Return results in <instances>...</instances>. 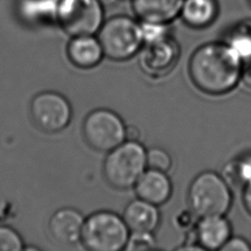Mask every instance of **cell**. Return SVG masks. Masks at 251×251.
I'll list each match as a JSON object with an SVG mask.
<instances>
[{"instance_id": "obj_1", "label": "cell", "mask_w": 251, "mask_h": 251, "mask_svg": "<svg viewBox=\"0 0 251 251\" xmlns=\"http://www.w3.org/2000/svg\"><path fill=\"white\" fill-rule=\"evenodd\" d=\"M243 62L223 40L197 47L188 63V73L194 85L204 93L222 95L240 81Z\"/></svg>"}, {"instance_id": "obj_2", "label": "cell", "mask_w": 251, "mask_h": 251, "mask_svg": "<svg viewBox=\"0 0 251 251\" xmlns=\"http://www.w3.org/2000/svg\"><path fill=\"white\" fill-rule=\"evenodd\" d=\"M96 36L104 56L114 61L130 59L144 44L140 22L127 15H115L105 19Z\"/></svg>"}, {"instance_id": "obj_3", "label": "cell", "mask_w": 251, "mask_h": 251, "mask_svg": "<svg viewBox=\"0 0 251 251\" xmlns=\"http://www.w3.org/2000/svg\"><path fill=\"white\" fill-rule=\"evenodd\" d=\"M147 150L139 141L125 140L110 150L103 163V175L114 188L127 189L147 169Z\"/></svg>"}, {"instance_id": "obj_4", "label": "cell", "mask_w": 251, "mask_h": 251, "mask_svg": "<svg viewBox=\"0 0 251 251\" xmlns=\"http://www.w3.org/2000/svg\"><path fill=\"white\" fill-rule=\"evenodd\" d=\"M187 200L189 208L198 217L225 215L232 203L230 186L222 175L205 171L191 181Z\"/></svg>"}, {"instance_id": "obj_5", "label": "cell", "mask_w": 251, "mask_h": 251, "mask_svg": "<svg viewBox=\"0 0 251 251\" xmlns=\"http://www.w3.org/2000/svg\"><path fill=\"white\" fill-rule=\"evenodd\" d=\"M129 233L122 216L98 211L84 220L80 242L90 251H120L125 249Z\"/></svg>"}, {"instance_id": "obj_6", "label": "cell", "mask_w": 251, "mask_h": 251, "mask_svg": "<svg viewBox=\"0 0 251 251\" xmlns=\"http://www.w3.org/2000/svg\"><path fill=\"white\" fill-rule=\"evenodd\" d=\"M100 0H58L56 23L71 36L96 34L105 21Z\"/></svg>"}, {"instance_id": "obj_7", "label": "cell", "mask_w": 251, "mask_h": 251, "mask_svg": "<svg viewBox=\"0 0 251 251\" xmlns=\"http://www.w3.org/2000/svg\"><path fill=\"white\" fill-rule=\"evenodd\" d=\"M126 126L119 115L109 109H96L84 119L82 133L87 144L100 152H109L125 138Z\"/></svg>"}, {"instance_id": "obj_8", "label": "cell", "mask_w": 251, "mask_h": 251, "mask_svg": "<svg viewBox=\"0 0 251 251\" xmlns=\"http://www.w3.org/2000/svg\"><path fill=\"white\" fill-rule=\"evenodd\" d=\"M29 112L35 126L50 133L64 129L72 118L69 101L55 91H44L35 95L30 102Z\"/></svg>"}, {"instance_id": "obj_9", "label": "cell", "mask_w": 251, "mask_h": 251, "mask_svg": "<svg viewBox=\"0 0 251 251\" xmlns=\"http://www.w3.org/2000/svg\"><path fill=\"white\" fill-rule=\"evenodd\" d=\"M180 55V46L172 34L143 44L139 62L143 71L151 76L167 75L176 66Z\"/></svg>"}, {"instance_id": "obj_10", "label": "cell", "mask_w": 251, "mask_h": 251, "mask_svg": "<svg viewBox=\"0 0 251 251\" xmlns=\"http://www.w3.org/2000/svg\"><path fill=\"white\" fill-rule=\"evenodd\" d=\"M85 218L74 208H62L54 212L48 222L52 239L61 245L71 246L80 241Z\"/></svg>"}, {"instance_id": "obj_11", "label": "cell", "mask_w": 251, "mask_h": 251, "mask_svg": "<svg viewBox=\"0 0 251 251\" xmlns=\"http://www.w3.org/2000/svg\"><path fill=\"white\" fill-rule=\"evenodd\" d=\"M194 231L204 250H221L231 236V226L225 215H213L199 218Z\"/></svg>"}, {"instance_id": "obj_12", "label": "cell", "mask_w": 251, "mask_h": 251, "mask_svg": "<svg viewBox=\"0 0 251 251\" xmlns=\"http://www.w3.org/2000/svg\"><path fill=\"white\" fill-rule=\"evenodd\" d=\"M138 198L156 206L166 203L173 192V185L166 172L147 168L134 184Z\"/></svg>"}, {"instance_id": "obj_13", "label": "cell", "mask_w": 251, "mask_h": 251, "mask_svg": "<svg viewBox=\"0 0 251 251\" xmlns=\"http://www.w3.org/2000/svg\"><path fill=\"white\" fill-rule=\"evenodd\" d=\"M183 0H130L134 17L140 22L172 24L179 18Z\"/></svg>"}, {"instance_id": "obj_14", "label": "cell", "mask_w": 251, "mask_h": 251, "mask_svg": "<svg viewBox=\"0 0 251 251\" xmlns=\"http://www.w3.org/2000/svg\"><path fill=\"white\" fill-rule=\"evenodd\" d=\"M122 217L130 231L140 232H153L161 220L157 206L138 197L126 206Z\"/></svg>"}, {"instance_id": "obj_15", "label": "cell", "mask_w": 251, "mask_h": 251, "mask_svg": "<svg viewBox=\"0 0 251 251\" xmlns=\"http://www.w3.org/2000/svg\"><path fill=\"white\" fill-rule=\"evenodd\" d=\"M96 34L72 36L68 43L67 54L76 67L88 69L100 63L104 56L102 46Z\"/></svg>"}, {"instance_id": "obj_16", "label": "cell", "mask_w": 251, "mask_h": 251, "mask_svg": "<svg viewBox=\"0 0 251 251\" xmlns=\"http://www.w3.org/2000/svg\"><path fill=\"white\" fill-rule=\"evenodd\" d=\"M219 14L218 0H183L179 18L187 26L202 29L213 25Z\"/></svg>"}, {"instance_id": "obj_17", "label": "cell", "mask_w": 251, "mask_h": 251, "mask_svg": "<svg viewBox=\"0 0 251 251\" xmlns=\"http://www.w3.org/2000/svg\"><path fill=\"white\" fill-rule=\"evenodd\" d=\"M224 41L237 54L243 64L251 63V18L233 24L226 30Z\"/></svg>"}, {"instance_id": "obj_18", "label": "cell", "mask_w": 251, "mask_h": 251, "mask_svg": "<svg viewBox=\"0 0 251 251\" xmlns=\"http://www.w3.org/2000/svg\"><path fill=\"white\" fill-rule=\"evenodd\" d=\"M58 0H19L20 17L31 24L56 22Z\"/></svg>"}, {"instance_id": "obj_19", "label": "cell", "mask_w": 251, "mask_h": 251, "mask_svg": "<svg viewBox=\"0 0 251 251\" xmlns=\"http://www.w3.org/2000/svg\"><path fill=\"white\" fill-rule=\"evenodd\" d=\"M222 176L229 186H244L251 180V152L244 153L227 162Z\"/></svg>"}, {"instance_id": "obj_20", "label": "cell", "mask_w": 251, "mask_h": 251, "mask_svg": "<svg viewBox=\"0 0 251 251\" xmlns=\"http://www.w3.org/2000/svg\"><path fill=\"white\" fill-rule=\"evenodd\" d=\"M147 168L168 172L172 167V158L170 154L159 147H153L146 152Z\"/></svg>"}, {"instance_id": "obj_21", "label": "cell", "mask_w": 251, "mask_h": 251, "mask_svg": "<svg viewBox=\"0 0 251 251\" xmlns=\"http://www.w3.org/2000/svg\"><path fill=\"white\" fill-rule=\"evenodd\" d=\"M140 25H141V31H142L144 44L162 39L172 34L170 24L140 22Z\"/></svg>"}, {"instance_id": "obj_22", "label": "cell", "mask_w": 251, "mask_h": 251, "mask_svg": "<svg viewBox=\"0 0 251 251\" xmlns=\"http://www.w3.org/2000/svg\"><path fill=\"white\" fill-rule=\"evenodd\" d=\"M156 240L153 232L130 231L125 249L126 250H149L153 249Z\"/></svg>"}, {"instance_id": "obj_23", "label": "cell", "mask_w": 251, "mask_h": 251, "mask_svg": "<svg viewBox=\"0 0 251 251\" xmlns=\"http://www.w3.org/2000/svg\"><path fill=\"white\" fill-rule=\"evenodd\" d=\"M23 240L20 234L7 226H0V251H20Z\"/></svg>"}, {"instance_id": "obj_24", "label": "cell", "mask_w": 251, "mask_h": 251, "mask_svg": "<svg viewBox=\"0 0 251 251\" xmlns=\"http://www.w3.org/2000/svg\"><path fill=\"white\" fill-rule=\"evenodd\" d=\"M195 218H198L191 209L180 211L175 218L174 222L177 228L182 230H189L196 226Z\"/></svg>"}, {"instance_id": "obj_25", "label": "cell", "mask_w": 251, "mask_h": 251, "mask_svg": "<svg viewBox=\"0 0 251 251\" xmlns=\"http://www.w3.org/2000/svg\"><path fill=\"white\" fill-rule=\"evenodd\" d=\"M222 251H251L250 243L242 237L230 236L221 248Z\"/></svg>"}, {"instance_id": "obj_26", "label": "cell", "mask_w": 251, "mask_h": 251, "mask_svg": "<svg viewBox=\"0 0 251 251\" xmlns=\"http://www.w3.org/2000/svg\"><path fill=\"white\" fill-rule=\"evenodd\" d=\"M242 202L246 211L251 215V180L243 186Z\"/></svg>"}, {"instance_id": "obj_27", "label": "cell", "mask_w": 251, "mask_h": 251, "mask_svg": "<svg viewBox=\"0 0 251 251\" xmlns=\"http://www.w3.org/2000/svg\"><path fill=\"white\" fill-rule=\"evenodd\" d=\"M140 137L139 129L134 126H126L125 130V138L128 141H138Z\"/></svg>"}, {"instance_id": "obj_28", "label": "cell", "mask_w": 251, "mask_h": 251, "mask_svg": "<svg viewBox=\"0 0 251 251\" xmlns=\"http://www.w3.org/2000/svg\"><path fill=\"white\" fill-rule=\"evenodd\" d=\"M240 81L248 88H251V63L246 64V67L243 66Z\"/></svg>"}, {"instance_id": "obj_29", "label": "cell", "mask_w": 251, "mask_h": 251, "mask_svg": "<svg viewBox=\"0 0 251 251\" xmlns=\"http://www.w3.org/2000/svg\"><path fill=\"white\" fill-rule=\"evenodd\" d=\"M103 4H104V6L106 7V6H108V5H113V4H115V3H117L118 1H120V0H100Z\"/></svg>"}, {"instance_id": "obj_30", "label": "cell", "mask_w": 251, "mask_h": 251, "mask_svg": "<svg viewBox=\"0 0 251 251\" xmlns=\"http://www.w3.org/2000/svg\"><path fill=\"white\" fill-rule=\"evenodd\" d=\"M249 2H250V3H251V0H249Z\"/></svg>"}]
</instances>
